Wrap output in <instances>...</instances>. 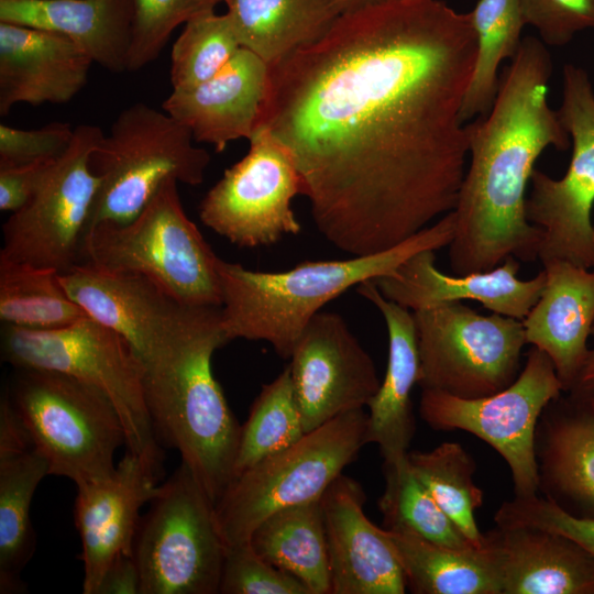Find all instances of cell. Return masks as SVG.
Returning <instances> with one entry per match:
<instances>
[{"mask_svg": "<svg viewBox=\"0 0 594 594\" xmlns=\"http://www.w3.org/2000/svg\"><path fill=\"white\" fill-rule=\"evenodd\" d=\"M563 386L549 356L532 346L525 366L506 388L480 398L422 389L421 419L437 431L462 430L488 443L507 463L517 497L538 494L536 432L539 419Z\"/></svg>", "mask_w": 594, "mask_h": 594, "instance_id": "obj_12", "label": "cell"}, {"mask_svg": "<svg viewBox=\"0 0 594 594\" xmlns=\"http://www.w3.org/2000/svg\"><path fill=\"white\" fill-rule=\"evenodd\" d=\"M74 130L65 122L32 130L0 124V168L58 158L69 147Z\"/></svg>", "mask_w": 594, "mask_h": 594, "instance_id": "obj_42", "label": "cell"}, {"mask_svg": "<svg viewBox=\"0 0 594 594\" xmlns=\"http://www.w3.org/2000/svg\"><path fill=\"white\" fill-rule=\"evenodd\" d=\"M470 13L476 54L461 108L463 122L490 112L499 86V67L516 55L526 25L519 0H479Z\"/></svg>", "mask_w": 594, "mask_h": 594, "instance_id": "obj_32", "label": "cell"}, {"mask_svg": "<svg viewBox=\"0 0 594 594\" xmlns=\"http://www.w3.org/2000/svg\"><path fill=\"white\" fill-rule=\"evenodd\" d=\"M227 546L215 503L183 462L141 515L132 557L141 594L219 593Z\"/></svg>", "mask_w": 594, "mask_h": 594, "instance_id": "obj_10", "label": "cell"}, {"mask_svg": "<svg viewBox=\"0 0 594 594\" xmlns=\"http://www.w3.org/2000/svg\"><path fill=\"white\" fill-rule=\"evenodd\" d=\"M369 443L364 409L340 415L234 476L215 504L227 547L246 543L271 514L320 499Z\"/></svg>", "mask_w": 594, "mask_h": 594, "instance_id": "obj_9", "label": "cell"}, {"mask_svg": "<svg viewBox=\"0 0 594 594\" xmlns=\"http://www.w3.org/2000/svg\"><path fill=\"white\" fill-rule=\"evenodd\" d=\"M167 179L127 223H100L87 232L81 263L145 276L182 305L221 307L218 256L187 217Z\"/></svg>", "mask_w": 594, "mask_h": 594, "instance_id": "obj_6", "label": "cell"}, {"mask_svg": "<svg viewBox=\"0 0 594 594\" xmlns=\"http://www.w3.org/2000/svg\"><path fill=\"white\" fill-rule=\"evenodd\" d=\"M356 292L383 316L388 333L386 373L369 404V443L380 447L384 462L407 458L416 431L411 392L419 381L420 361L414 312L385 298L373 279Z\"/></svg>", "mask_w": 594, "mask_h": 594, "instance_id": "obj_26", "label": "cell"}, {"mask_svg": "<svg viewBox=\"0 0 594 594\" xmlns=\"http://www.w3.org/2000/svg\"><path fill=\"white\" fill-rule=\"evenodd\" d=\"M564 393L575 400L594 407V348L590 349L574 382Z\"/></svg>", "mask_w": 594, "mask_h": 594, "instance_id": "obj_45", "label": "cell"}, {"mask_svg": "<svg viewBox=\"0 0 594 594\" xmlns=\"http://www.w3.org/2000/svg\"><path fill=\"white\" fill-rule=\"evenodd\" d=\"M268 79V65L241 47L213 77L188 89L173 90L162 109L185 125L194 140L222 152L239 139L250 140Z\"/></svg>", "mask_w": 594, "mask_h": 594, "instance_id": "obj_23", "label": "cell"}, {"mask_svg": "<svg viewBox=\"0 0 594 594\" xmlns=\"http://www.w3.org/2000/svg\"><path fill=\"white\" fill-rule=\"evenodd\" d=\"M59 280L86 314L123 337L143 362L174 334L189 306L143 275L80 263Z\"/></svg>", "mask_w": 594, "mask_h": 594, "instance_id": "obj_18", "label": "cell"}, {"mask_svg": "<svg viewBox=\"0 0 594 594\" xmlns=\"http://www.w3.org/2000/svg\"><path fill=\"white\" fill-rule=\"evenodd\" d=\"M220 1L226 3L228 0H220Z\"/></svg>", "mask_w": 594, "mask_h": 594, "instance_id": "obj_48", "label": "cell"}, {"mask_svg": "<svg viewBox=\"0 0 594 594\" xmlns=\"http://www.w3.org/2000/svg\"><path fill=\"white\" fill-rule=\"evenodd\" d=\"M413 312L422 389L480 398L501 392L519 375L527 344L521 320L484 316L461 301Z\"/></svg>", "mask_w": 594, "mask_h": 594, "instance_id": "obj_11", "label": "cell"}, {"mask_svg": "<svg viewBox=\"0 0 594 594\" xmlns=\"http://www.w3.org/2000/svg\"><path fill=\"white\" fill-rule=\"evenodd\" d=\"M406 586L416 594H501L482 548H452L405 529H387Z\"/></svg>", "mask_w": 594, "mask_h": 594, "instance_id": "obj_31", "label": "cell"}, {"mask_svg": "<svg viewBox=\"0 0 594 594\" xmlns=\"http://www.w3.org/2000/svg\"><path fill=\"white\" fill-rule=\"evenodd\" d=\"M594 223V222H593ZM592 334L594 336V324H593V328H592Z\"/></svg>", "mask_w": 594, "mask_h": 594, "instance_id": "obj_47", "label": "cell"}, {"mask_svg": "<svg viewBox=\"0 0 594 594\" xmlns=\"http://www.w3.org/2000/svg\"><path fill=\"white\" fill-rule=\"evenodd\" d=\"M2 360L13 367L67 374L101 392L117 410L127 451L160 477L163 452L144 395V366L129 342L87 316L53 330L3 324Z\"/></svg>", "mask_w": 594, "mask_h": 594, "instance_id": "obj_5", "label": "cell"}, {"mask_svg": "<svg viewBox=\"0 0 594 594\" xmlns=\"http://www.w3.org/2000/svg\"><path fill=\"white\" fill-rule=\"evenodd\" d=\"M408 463L440 508L463 536L481 548L483 534L475 513L483 505V491L475 484V462L458 442H443L430 451H409Z\"/></svg>", "mask_w": 594, "mask_h": 594, "instance_id": "obj_34", "label": "cell"}, {"mask_svg": "<svg viewBox=\"0 0 594 594\" xmlns=\"http://www.w3.org/2000/svg\"><path fill=\"white\" fill-rule=\"evenodd\" d=\"M541 296L522 321L527 344L551 360L563 392L574 382L590 349L594 324V271L551 260L542 263Z\"/></svg>", "mask_w": 594, "mask_h": 594, "instance_id": "obj_25", "label": "cell"}, {"mask_svg": "<svg viewBox=\"0 0 594 594\" xmlns=\"http://www.w3.org/2000/svg\"><path fill=\"white\" fill-rule=\"evenodd\" d=\"M558 114L572 139V157L557 179L534 169L526 200L528 221L541 229L538 258L594 268V89L586 70L565 64Z\"/></svg>", "mask_w": 594, "mask_h": 594, "instance_id": "obj_13", "label": "cell"}, {"mask_svg": "<svg viewBox=\"0 0 594 594\" xmlns=\"http://www.w3.org/2000/svg\"><path fill=\"white\" fill-rule=\"evenodd\" d=\"M56 160L0 168V210L13 213L23 208Z\"/></svg>", "mask_w": 594, "mask_h": 594, "instance_id": "obj_43", "label": "cell"}, {"mask_svg": "<svg viewBox=\"0 0 594 594\" xmlns=\"http://www.w3.org/2000/svg\"><path fill=\"white\" fill-rule=\"evenodd\" d=\"M195 142L164 110L144 102L123 109L90 155L99 189L88 231L100 223L133 220L169 178L201 184L210 155Z\"/></svg>", "mask_w": 594, "mask_h": 594, "instance_id": "obj_8", "label": "cell"}, {"mask_svg": "<svg viewBox=\"0 0 594 594\" xmlns=\"http://www.w3.org/2000/svg\"><path fill=\"white\" fill-rule=\"evenodd\" d=\"M385 486L378 499L386 529H405L439 544L474 547L414 474L407 458L383 462Z\"/></svg>", "mask_w": 594, "mask_h": 594, "instance_id": "obj_36", "label": "cell"}, {"mask_svg": "<svg viewBox=\"0 0 594 594\" xmlns=\"http://www.w3.org/2000/svg\"><path fill=\"white\" fill-rule=\"evenodd\" d=\"M526 25L535 28L541 41L563 46L576 33L594 30V0H519Z\"/></svg>", "mask_w": 594, "mask_h": 594, "instance_id": "obj_41", "label": "cell"}, {"mask_svg": "<svg viewBox=\"0 0 594 594\" xmlns=\"http://www.w3.org/2000/svg\"><path fill=\"white\" fill-rule=\"evenodd\" d=\"M226 343L221 307L189 306L170 339L142 362L158 441L179 452L215 504L233 477L242 426L212 373V355Z\"/></svg>", "mask_w": 594, "mask_h": 594, "instance_id": "obj_3", "label": "cell"}, {"mask_svg": "<svg viewBox=\"0 0 594 594\" xmlns=\"http://www.w3.org/2000/svg\"><path fill=\"white\" fill-rule=\"evenodd\" d=\"M157 480L140 458L125 451L111 477L76 485L74 522L81 542L84 594H97L112 562L132 554L140 512L155 495Z\"/></svg>", "mask_w": 594, "mask_h": 594, "instance_id": "obj_19", "label": "cell"}, {"mask_svg": "<svg viewBox=\"0 0 594 594\" xmlns=\"http://www.w3.org/2000/svg\"><path fill=\"white\" fill-rule=\"evenodd\" d=\"M436 251L410 256L394 274L373 279L382 295L408 309L475 300L492 312L524 320L544 287L542 270L530 279L517 276L520 261L510 256L498 266L464 275H447L436 267Z\"/></svg>", "mask_w": 594, "mask_h": 594, "instance_id": "obj_20", "label": "cell"}, {"mask_svg": "<svg viewBox=\"0 0 594 594\" xmlns=\"http://www.w3.org/2000/svg\"><path fill=\"white\" fill-rule=\"evenodd\" d=\"M453 211L398 245L346 260L304 261L282 272H260L218 257L222 294L221 327L229 341H266L289 359L309 321L321 308L352 287L392 275L410 256L449 246L454 238Z\"/></svg>", "mask_w": 594, "mask_h": 594, "instance_id": "obj_4", "label": "cell"}, {"mask_svg": "<svg viewBox=\"0 0 594 594\" xmlns=\"http://www.w3.org/2000/svg\"><path fill=\"white\" fill-rule=\"evenodd\" d=\"M0 22L62 34L107 70H127L132 0H0Z\"/></svg>", "mask_w": 594, "mask_h": 594, "instance_id": "obj_28", "label": "cell"}, {"mask_svg": "<svg viewBox=\"0 0 594 594\" xmlns=\"http://www.w3.org/2000/svg\"><path fill=\"white\" fill-rule=\"evenodd\" d=\"M494 521L499 526H531L561 534L594 557V518L573 515L547 497L515 496L501 505Z\"/></svg>", "mask_w": 594, "mask_h": 594, "instance_id": "obj_40", "label": "cell"}, {"mask_svg": "<svg viewBox=\"0 0 594 594\" xmlns=\"http://www.w3.org/2000/svg\"><path fill=\"white\" fill-rule=\"evenodd\" d=\"M383 0H336L341 13L351 12Z\"/></svg>", "mask_w": 594, "mask_h": 594, "instance_id": "obj_46", "label": "cell"}, {"mask_svg": "<svg viewBox=\"0 0 594 594\" xmlns=\"http://www.w3.org/2000/svg\"><path fill=\"white\" fill-rule=\"evenodd\" d=\"M226 4L241 47L268 66L319 40L341 14L336 0H228Z\"/></svg>", "mask_w": 594, "mask_h": 594, "instance_id": "obj_29", "label": "cell"}, {"mask_svg": "<svg viewBox=\"0 0 594 594\" xmlns=\"http://www.w3.org/2000/svg\"><path fill=\"white\" fill-rule=\"evenodd\" d=\"M101 128H75L66 152L48 169L31 200L2 226L0 258L65 273L81 263L99 177L90 155Z\"/></svg>", "mask_w": 594, "mask_h": 594, "instance_id": "obj_14", "label": "cell"}, {"mask_svg": "<svg viewBox=\"0 0 594 594\" xmlns=\"http://www.w3.org/2000/svg\"><path fill=\"white\" fill-rule=\"evenodd\" d=\"M245 156L224 170L199 206L205 226L241 248L272 245L298 234L292 200L301 182L288 150L265 128H255Z\"/></svg>", "mask_w": 594, "mask_h": 594, "instance_id": "obj_15", "label": "cell"}, {"mask_svg": "<svg viewBox=\"0 0 594 594\" xmlns=\"http://www.w3.org/2000/svg\"><path fill=\"white\" fill-rule=\"evenodd\" d=\"M220 0H132V40L127 70L135 72L155 61L173 31L193 18L215 11Z\"/></svg>", "mask_w": 594, "mask_h": 594, "instance_id": "obj_38", "label": "cell"}, {"mask_svg": "<svg viewBox=\"0 0 594 594\" xmlns=\"http://www.w3.org/2000/svg\"><path fill=\"white\" fill-rule=\"evenodd\" d=\"M306 433L287 365L262 386L252 403L249 417L241 426L233 477L290 447Z\"/></svg>", "mask_w": 594, "mask_h": 594, "instance_id": "obj_35", "label": "cell"}, {"mask_svg": "<svg viewBox=\"0 0 594 594\" xmlns=\"http://www.w3.org/2000/svg\"><path fill=\"white\" fill-rule=\"evenodd\" d=\"M219 593L311 594L297 578L262 559L250 542L227 547Z\"/></svg>", "mask_w": 594, "mask_h": 594, "instance_id": "obj_39", "label": "cell"}, {"mask_svg": "<svg viewBox=\"0 0 594 594\" xmlns=\"http://www.w3.org/2000/svg\"><path fill=\"white\" fill-rule=\"evenodd\" d=\"M539 490L569 513L594 518V407L562 394L536 432Z\"/></svg>", "mask_w": 594, "mask_h": 594, "instance_id": "obj_27", "label": "cell"}, {"mask_svg": "<svg viewBox=\"0 0 594 594\" xmlns=\"http://www.w3.org/2000/svg\"><path fill=\"white\" fill-rule=\"evenodd\" d=\"M241 48L227 13L205 12L189 20L170 53L173 90L195 87L218 74Z\"/></svg>", "mask_w": 594, "mask_h": 594, "instance_id": "obj_37", "label": "cell"}, {"mask_svg": "<svg viewBox=\"0 0 594 594\" xmlns=\"http://www.w3.org/2000/svg\"><path fill=\"white\" fill-rule=\"evenodd\" d=\"M501 594H594V557L574 540L531 526L483 534Z\"/></svg>", "mask_w": 594, "mask_h": 594, "instance_id": "obj_21", "label": "cell"}, {"mask_svg": "<svg viewBox=\"0 0 594 594\" xmlns=\"http://www.w3.org/2000/svg\"><path fill=\"white\" fill-rule=\"evenodd\" d=\"M92 63L62 34L0 22V114L18 103L70 101L86 86Z\"/></svg>", "mask_w": 594, "mask_h": 594, "instance_id": "obj_22", "label": "cell"}, {"mask_svg": "<svg viewBox=\"0 0 594 594\" xmlns=\"http://www.w3.org/2000/svg\"><path fill=\"white\" fill-rule=\"evenodd\" d=\"M87 316L65 292L58 272L0 258V319L3 324L53 330Z\"/></svg>", "mask_w": 594, "mask_h": 594, "instance_id": "obj_33", "label": "cell"}, {"mask_svg": "<svg viewBox=\"0 0 594 594\" xmlns=\"http://www.w3.org/2000/svg\"><path fill=\"white\" fill-rule=\"evenodd\" d=\"M475 54L470 12L383 0L341 13L319 40L268 66L255 128L290 153L332 245L380 253L454 210Z\"/></svg>", "mask_w": 594, "mask_h": 594, "instance_id": "obj_1", "label": "cell"}, {"mask_svg": "<svg viewBox=\"0 0 594 594\" xmlns=\"http://www.w3.org/2000/svg\"><path fill=\"white\" fill-rule=\"evenodd\" d=\"M365 502L361 484L343 473L320 498L330 594H404L405 575L389 532L364 514Z\"/></svg>", "mask_w": 594, "mask_h": 594, "instance_id": "obj_17", "label": "cell"}, {"mask_svg": "<svg viewBox=\"0 0 594 594\" xmlns=\"http://www.w3.org/2000/svg\"><path fill=\"white\" fill-rule=\"evenodd\" d=\"M249 542L262 559L297 578L311 594H330L320 499L271 514L257 525Z\"/></svg>", "mask_w": 594, "mask_h": 594, "instance_id": "obj_30", "label": "cell"}, {"mask_svg": "<svg viewBox=\"0 0 594 594\" xmlns=\"http://www.w3.org/2000/svg\"><path fill=\"white\" fill-rule=\"evenodd\" d=\"M4 391L50 475L79 485L111 477L125 444L121 419L98 389L55 371L13 367Z\"/></svg>", "mask_w": 594, "mask_h": 594, "instance_id": "obj_7", "label": "cell"}, {"mask_svg": "<svg viewBox=\"0 0 594 594\" xmlns=\"http://www.w3.org/2000/svg\"><path fill=\"white\" fill-rule=\"evenodd\" d=\"M97 594H141V576L132 554L120 556L112 562Z\"/></svg>", "mask_w": 594, "mask_h": 594, "instance_id": "obj_44", "label": "cell"}, {"mask_svg": "<svg viewBox=\"0 0 594 594\" xmlns=\"http://www.w3.org/2000/svg\"><path fill=\"white\" fill-rule=\"evenodd\" d=\"M550 53L541 40H521L499 76L486 116L465 125L469 165L453 210L449 244L457 275L486 272L506 258H538L542 231L526 215L527 188L535 164L549 146L564 151L569 134L548 102Z\"/></svg>", "mask_w": 594, "mask_h": 594, "instance_id": "obj_2", "label": "cell"}, {"mask_svg": "<svg viewBox=\"0 0 594 594\" xmlns=\"http://www.w3.org/2000/svg\"><path fill=\"white\" fill-rule=\"evenodd\" d=\"M47 475L46 460L33 446L4 391L0 400L1 594L26 590L21 573L36 544L31 505L37 486Z\"/></svg>", "mask_w": 594, "mask_h": 594, "instance_id": "obj_24", "label": "cell"}, {"mask_svg": "<svg viewBox=\"0 0 594 594\" xmlns=\"http://www.w3.org/2000/svg\"><path fill=\"white\" fill-rule=\"evenodd\" d=\"M289 359L306 432L345 413L364 409L381 385L371 355L336 312L315 315Z\"/></svg>", "mask_w": 594, "mask_h": 594, "instance_id": "obj_16", "label": "cell"}]
</instances>
